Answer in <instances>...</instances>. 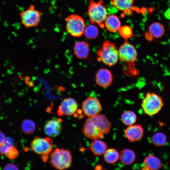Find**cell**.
<instances>
[{
    "label": "cell",
    "mask_w": 170,
    "mask_h": 170,
    "mask_svg": "<svg viewBox=\"0 0 170 170\" xmlns=\"http://www.w3.org/2000/svg\"><path fill=\"white\" fill-rule=\"evenodd\" d=\"M111 124L106 116L98 114L88 117L85 122L82 132L86 138L92 140L101 139L110 131Z\"/></svg>",
    "instance_id": "6da1fadb"
},
{
    "label": "cell",
    "mask_w": 170,
    "mask_h": 170,
    "mask_svg": "<svg viewBox=\"0 0 170 170\" xmlns=\"http://www.w3.org/2000/svg\"><path fill=\"white\" fill-rule=\"evenodd\" d=\"M107 10L102 0L98 2L91 0L89 2L87 15L89 22L98 25L101 28L105 27V22L108 16Z\"/></svg>",
    "instance_id": "7a4b0ae2"
},
{
    "label": "cell",
    "mask_w": 170,
    "mask_h": 170,
    "mask_svg": "<svg viewBox=\"0 0 170 170\" xmlns=\"http://www.w3.org/2000/svg\"><path fill=\"white\" fill-rule=\"evenodd\" d=\"M50 162L52 166L58 170L69 168L72 163V156L69 150L56 148L50 153Z\"/></svg>",
    "instance_id": "3957f363"
},
{
    "label": "cell",
    "mask_w": 170,
    "mask_h": 170,
    "mask_svg": "<svg viewBox=\"0 0 170 170\" xmlns=\"http://www.w3.org/2000/svg\"><path fill=\"white\" fill-rule=\"evenodd\" d=\"M97 54V60L109 66L115 65L119 59L118 49L116 45L108 40L104 41Z\"/></svg>",
    "instance_id": "277c9868"
},
{
    "label": "cell",
    "mask_w": 170,
    "mask_h": 170,
    "mask_svg": "<svg viewBox=\"0 0 170 170\" xmlns=\"http://www.w3.org/2000/svg\"><path fill=\"white\" fill-rule=\"evenodd\" d=\"M164 105L162 98L154 92L147 93L143 99L141 107L147 115L152 116L157 114Z\"/></svg>",
    "instance_id": "5b68a950"
},
{
    "label": "cell",
    "mask_w": 170,
    "mask_h": 170,
    "mask_svg": "<svg viewBox=\"0 0 170 170\" xmlns=\"http://www.w3.org/2000/svg\"><path fill=\"white\" fill-rule=\"evenodd\" d=\"M67 31L72 36L78 37L84 34L86 26L83 19L74 14H70L65 19Z\"/></svg>",
    "instance_id": "8992f818"
},
{
    "label": "cell",
    "mask_w": 170,
    "mask_h": 170,
    "mask_svg": "<svg viewBox=\"0 0 170 170\" xmlns=\"http://www.w3.org/2000/svg\"><path fill=\"white\" fill-rule=\"evenodd\" d=\"M41 13L31 5L26 10L20 14L22 24L26 28L35 27L39 24L41 19Z\"/></svg>",
    "instance_id": "52a82bcc"
},
{
    "label": "cell",
    "mask_w": 170,
    "mask_h": 170,
    "mask_svg": "<svg viewBox=\"0 0 170 170\" xmlns=\"http://www.w3.org/2000/svg\"><path fill=\"white\" fill-rule=\"evenodd\" d=\"M32 150L36 154L41 156L48 155L54 150V144L50 138L36 137L31 144Z\"/></svg>",
    "instance_id": "ba28073f"
},
{
    "label": "cell",
    "mask_w": 170,
    "mask_h": 170,
    "mask_svg": "<svg viewBox=\"0 0 170 170\" xmlns=\"http://www.w3.org/2000/svg\"><path fill=\"white\" fill-rule=\"evenodd\" d=\"M118 59L121 62L134 63L138 55L134 46L126 40L118 49Z\"/></svg>",
    "instance_id": "9c48e42d"
},
{
    "label": "cell",
    "mask_w": 170,
    "mask_h": 170,
    "mask_svg": "<svg viewBox=\"0 0 170 170\" xmlns=\"http://www.w3.org/2000/svg\"><path fill=\"white\" fill-rule=\"evenodd\" d=\"M82 108L84 114L90 117L99 114L102 107L99 100L97 98L89 96L82 102Z\"/></svg>",
    "instance_id": "30bf717a"
},
{
    "label": "cell",
    "mask_w": 170,
    "mask_h": 170,
    "mask_svg": "<svg viewBox=\"0 0 170 170\" xmlns=\"http://www.w3.org/2000/svg\"><path fill=\"white\" fill-rule=\"evenodd\" d=\"M78 104L76 101L71 98L64 99L59 106L57 114L59 116H72L77 111Z\"/></svg>",
    "instance_id": "8fae6325"
},
{
    "label": "cell",
    "mask_w": 170,
    "mask_h": 170,
    "mask_svg": "<svg viewBox=\"0 0 170 170\" xmlns=\"http://www.w3.org/2000/svg\"><path fill=\"white\" fill-rule=\"evenodd\" d=\"M113 76L111 71L105 68L99 69L95 76V81L99 86L105 88L109 87L112 83Z\"/></svg>",
    "instance_id": "7c38bea8"
},
{
    "label": "cell",
    "mask_w": 170,
    "mask_h": 170,
    "mask_svg": "<svg viewBox=\"0 0 170 170\" xmlns=\"http://www.w3.org/2000/svg\"><path fill=\"white\" fill-rule=\"evenodd\" d=\"M62 119L60 118L48 121L44 126L45 133L49 137H54L58 136L62 130Z\"/></svg>",
    "instance_id": "4fadbf2b"
},
{
    "label": "cell",
    "mask_w": 170,
    "mask_h": 170,
    "mask_svg": "<svg viewBox=\"0 0 170 170\" xmlns=\"http://www.w3.org/2000/svg\"><path fill=\"white\" fill-rule=\"evenodd\" d=\"M144 132L141 125L133 124L128 126L125 130L124 133L129 141L133 142L140 140L143 136Z\"/></svg>",
    "instance_id": "5bb4252c"
},
{
    "label": "cell",
    "mask_w": 170,
    "mask_h": 170,
    "mask_svg": "<svg viewBox=\"0 0 170 170\" xmlns=\"http://www.w3.org/2000/svg\"><path fill=\"white\" fill-rule=\"evenodd\" d=\"M73 52L76 57L80 59L88 58L90 51L89 44L84 41L76 42L73 47Z\"/></svg>",
    "instance_id": "9a60e30c"
},
{
    "label": "cell",
    "mask_w": 170,
    "mask_h": 170,
    "mask_svg": "<svg viewBox=\"0 0 170 170\" xmlns=\"http://www.w3.org/2000/svg\"><path fill=\"white\" fill-rule=\"evenodd\" d=\"M134 0H111L112 6L117 10L125 14L132 12Z\"/></svg>",
    "instance_id": "2e32d148"
},
{
    "label": "cell",
    "mask_w": 170,
    "mask_h": 170,
    "mask_svg": "<svg viewBox=\"0 0 170 170\" xmlns=\"http://www.w3.org/2000/svg\"><path fill=\"white\" fill-rule=\"evenodd\" d=\"M121 26V22L116 15L110 14L107 16L105 22V27L108 31L116 32Z\"/></svg>",
    "instance_id": "e0dca14e"
},
{
    "label": "cell",
    "mask_w": 170,
    "mask_h": 170,
    "mask_svg": "<svg viewBox=\"0 0 170 170\" xmlns=\"http://www.w3.org/2000/svg\"><path fill=\"white\" fill-rule=\"evenodd\" d=\"M107 144L100 139H96L91 143L90 149L92 153L95 156L103 155L107 149Z\"/></svg>",
    "instance_id": "ac0fdd59"
},
{
    "label": "cell",
    "mask_w": 170,
    "mask_h": 170,
    "mask_svg": "<svg viewBox=\"0 0 170 170\" xmlns=\"http://www.w3.org/2000/svg\"><path fill=\"white\" fill-rule=\"evenodd\" d=\"M136 155L134 152L129 149L122 150L120 154L119 159L122 163L127 165L132 164L134 161Z\"/></svg>",
    "instance_id": "d6986e66"
},
{
    "label": "cell",
    "mask_w": 170,
    "mask_h": 170,
    "mask_svg": "<svg viewBox=\"0 0 170 170\" xmlns=\"http://www.w3.org/2000/svg\"><path fill=\"white\" fill-rule=\"evenodd\" d=\"M144 163L148 170H157L162 166L160 160L154 155L147 156L144 159Z\"/></svg>",
    "instance_id": "ffe728a7"
},
{
    "label": "cell",
    "mask_w": 170,
    "mask_h": 170,
    "mask_svg": "<svg viewBox=\"0 0 170 170\" xmlns=\"http://www.w3.org/2000/svg\"><path fill=\"white\" fill-rule=\"evenodd\" d=\"M149 32L153 37L159 38L164 34L165 29L163 26L160 23L155 22L151 24L149 28Z\"/></svg>",
    "instance_id": "44dd1931"
},
{
    "label": "cell",
    "mask_w": 170,
    "mask_h": 170,
    "mask_svg": "<svg viewBox=\"0 0 170 170\" xmlns=\"http://www.w3.org/2000/svg\"><path fill=\"white\" fill-rule=\"evenodd\" d=\"M120 154L118 151L114 148L108 149L103 154L105 161L109 164H113L116 162L119 159Z\"/></svg>",
    "instance_id": "7402d4cb"
},
{
    "label": "cell",
    "mask_w": 170,
    "mask_h": 170,
    "mask_svg": "<svg viewBox=\"0 0 170 170\" xmlns=\"http://www.w3.org/2000/svg\"><path fill=\"white\" fill-rule=\"evenodd\" d=\"M122 122L125 125L129 126L134 124L137 120L135 114L133 111L127 110L123 112L121 116Z\"/></svg>",
    "instance_id": "603a6c76"
},
{
    "label": "cell",
    "mask_w": 170,
    "mask_h": 170,
    "mask_svg": "<svg viewBox=\"0 0 170 170\" xmlns=\"http://www.w3.org/2000/svg\"><path fill=\"white\" fill-rule=\"evenodd\" d=\"M99 34L98 27L94 24L86 26L84 32L85 37L88 39L92 40L97 37Z\"/></svg>",
    "instance_id": "cb8c5ba5"
},
{
    "label": "cell",
    "mask_w": 170,
    "mask_h": 170,
    "mask_svg": "<svg viewBox=\"0 0 170 170\" xmlns=\"http://www.w3.org/2000/svg\"><path fill=\"white\" fill-rule=\"evenodd\" d=\"M36 125L32 120L30 119H25L21 124V129L22 131L26 134H31L34 132Z\"/></svg>",
    "instance_id": "d4e9b609"
},
{
    "label": "cell",
    "mask_w": 170,
    "mask_h": 170,
    "mask_svg": "<svg viewBox=\"0 0 170 170\" xmlns=\"http://www.w3.org/2000/svg\"><path fill=\"white\" fill-rule=\"evenodd\" d=\"M153 144L157 146H162L164 145L167 142V137L162 132L155 133L152 137Z\"/></svg>",
    "instance_id": "484cf974"
},
{
    "label": "cell",
    "mask_w": 170,
    "mask_h": 170,
    "mask_svg": "<svg viewBox=\"0 0 170 170\" xmlns=\"http://www.w3.org/2000/svg\"><path fill=\"white\" fill-rule=\"evenodd\" d=\"M118 31L120 36L126 40L132 37L133 35L132 28L128 25L121 26Z\"/></svg>",
    "instance_id": "4316f807"
},
{
    "label": "cell",
    "mask_w": 170,
    "mask_h": 170,
    "mask_svg": "<svg viewBox=\"0 0 170 170\" xmlns=\"http://www.w3.org/2000/svg\"><path fill=\"white\" fill-rule=\"evenodd\" d=\"M14 142L10 137H6L3 142L0 145V154L5 155L6 152L12 146Z\"/></svg>",
    "instance_id": "83f0119b"
},
{
    "label": "cell",
    "mask_w": 170,
    "mask_h": 170,
    "mask_svg": "<svg viewBox=\"0 0 170 170\" xmlns=\"http://www.w3.org/2000/svg\"><path fill=\"white\" fill-rule=\"evenodd\" d=\"M6 157L11 160L16 158L19 155V152L14 145L11 147L4 155Z\"/></svg>",
    "instance_id": "f1b7e54d"
},
{
    "label": "cell",
    "mask_w": 170,
    "mask_h": 170,
    "mask_svg": "<svg viewBox=\"0 0 170 170\" xmlns=\"http://www.w3.org/2000/svg\"><path fill=\"white\" fill-rule=\"evenodd\" d=\"M3 170H18V167L14 164L12 163H8L6 164L3 167Z\"/></svg>",
    "instance_id": "f546056e"
},
{
    "label": "cell",
    "mask_w": 170,
    "mask_h": 170,
    "mask_svg": "<svg viewBox=\"0 0 170 170\" xmlns=\"http://www.w3.org/2000/svg\"><path fill=\"white\" fill-rule=\"evenodd\" d=\"M5 138V134L3 132L0 131V145L3 142Z\"/></svg>",
    "instance_id": "4dcf8cb0"
},
{
    "label": "cell",
    "mask_w": 170,
    "mask_h": 170,
    "mask_svg": "<svg viewBox=\"0 0 170 170\" xmlns=\"http://www.w3.org/2000/svg\"><path fill=\"white\" fill-rule=\"evenodd\" d=\"M145 37L146 39L149 41L152 40L153 38L149 32H147L145 33Z\"/></svg>",
    "instance_id": "1f68e13d"
},
{
    "label": "cell",
    "mask_w": 170,
    "mask_h": 170,
    "mask_svg": "<svg viewBox=\"0 0 170 170\" xmlns=\"http://www.w3.org/2000/svg\"><path fill=\"white\" fill-rule=\"evenodd\" d=\"M164 16L166 18L170 20V8L165 11Z\"/></svg>",
    "instance_id": "d6a6232c"
}]
</instances>
